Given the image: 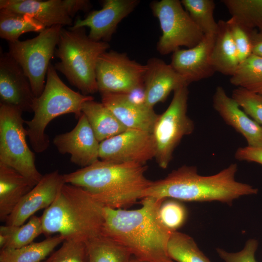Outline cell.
<instances>
[{"label":"cell","mask_w":262,"mask_h":262,"mask_svg":"<svg viewBox=\"0 0 262 262\" xmlns=\"http://www.w3.org/2000/svg\"><path fill=\"white\" fill-rule=\"evenodd\" d=\"M142 207L127 210L104 208L101 234L126 247L135 258L148 262H175L167 246L172 231L162 222L159 209L165 199L141 198Z\"/></svg>","instance_id":"cell-1"},{"label":"cell","mask_w":262,"mask_h":262,"mask_svg":"<svg viewBox=\"0 0 262 262\" xmlns=\"http://www.w3.org/2000/svg\"><path fill=\"white\" fill-rule=\"evenodd\" d=\"M237 164L211 176L200 175L195 166L182 165L164 178L152 182L142 198L174 199L188 202L217 201L231 204L241 196L256 195L257 188L235 180Z\"/></svg>","instance_id":"cell-2"},{"label":"cell","mask_w":262,"mask_h":262,"mask_svg":"<svg viewBox=\"0 0 262 262\" xmlns=\"http://www.w3.org/2000/svg\"><path fill=\"white\" fill-rule=\"evenodd\" d=\"M143 164L98 160L75 171L63 174L66 183L81 187L104 207L125 209L141 199L152 181L145 176Z\"/></svg>","instance_id":"cell-3"},{"label":"cell","mask_w":262,"mask_h":262,"mask_svg":"<svg viewBox=\"0 0 262 262\" xmlns=\"http://www.w3.org/2000/svg\"><path fill=\"white\" fill-rule=\"evenodd\" d=\"M104 208L83 189L65 183L41 216L43 234L85 242L101 234Z\"/></svg>","instance_id":"cell-4"},{"label":"cell","mask_w":262,"mask_h":262,"mask_svg":"<svg viewBox=\"0 0 262 262\" xmlns=\"http://www.w3.org/2000/svg\"><path fill=\"white\" fill-rule=\"evenodd\" d=\"M57 46L54 54L60 61L55 63V69L83 95L97 92L96 65L99 56L110 48L109 44L91 39L85 27L74 30L63 27Z\"/></svg>","instance_id":"cell-5"},{"label":"cell","mask_w":262,"mask_h":262,"mask_svg":"<svg viewBox=\"0 0 262 262\" xmlns=\"http://www.w3.org/2000/svg\"><path fill=\"white\" fill-rule=\"evenodd\" d=\"M90 100H94L92 96L75 92L66 85L54 65L50 63L44 90L34 103L33 116L31 120L25 121L27 137L33 150L41 153L49 147V139L45 130L52 120L67 114H73L79 119L83 104Z\"/></svg>","instance_id":"cell-6"},{"label":"cell","mask_w":262,"mask_h":262,"mask_svg":"<svg viewBox=\"0 0 262 262\" xmlns=\"http://www.w3.org/2000/svg\"><path fill=\"white\" fill-rule=\"evenodd\" d=\"M22 111L0 103V163L16 170L36 184L43 175L35 164V155L27 141Z\"/></svg>","instance_id":"cell-7"},{"label":"cell","mask_w":262,"mask_h":262,"mask_svg":"<svg viewBox=\"0 0 262 262\" xmlns=\"http://www.w3.org/2000/svg\"><path fill=\"white\" fill-rule=\"evenodd\" d=\"M188 95V86L176 90L169 105L159 115L154 126L152 134L156 148L155 158L163 169L168 166L182 138L194 131V123L187 115Z\"/></svg>","instance_id":"cell-8"},{"label":"cell","mask_w":262,"mask_h":262,"mask_svg":"<svg viewBox=\"0 0 262 262\" xmlns=\"http://www.w3.org/2000/svg\"><path fill=\"white\" fill-rule=\"evenodd\" d=\"M63 27L52 26L32 39L9 42L8 52L23 69L36 98L44 90L49 61L54 54Z\"/></svg>","instance_id":"cell-9"},{"label":"cell","mask_w":262,"mask_h":262,"mask_svg":"<svg viewBox=\"0 0 262 262\" xmlns=\"http://www.w3.org/2000/svg\"><path fill=\"white\" fill-rule=\"evenodd\" d=\"M150 7L153 16L159 20L162 32L157 44V50L161 54L173 53L181 46L193 48L203 38L204 34L180 1H153Z\"/></svg>","instance_id":"cell-10"},{"label":"cell","mask_w":262,"mask_h":262,"mask_svg":"<svg viewBox=\"0 0 262 262\" xmlns=\"http://www.w3.org/2000/svg\"><path fill=\"white\" fill-rule=\"evenodd\" d=\"M146 70V65L131 60L126 53L106 51L99 56L96 65L98 91L129 93L144 86Z\"/></svg>","instance_id":"cell-11"},{"label":"cell","mask_w":262,"mask_h":262,"mask_svg":"<svg viewBox=\"0 0 262 262\" xmlns=\"http://www.w3.org/2000/svg\"><path fill=\"white\" fill-rule=\"evenodd\" d=\"M156 150L152 133L127 129L100 143L99 159L115 163L145 164L148 161L155 158Z\"/></svg>","instance_id":"cell-12"},{"label":"cell","mask_w":262,"mask_h":262,"mask_svg":"<svg viewBox=\"0 0 262 262\" xmlns=\"http://www.w3.org/2000/svg\"><path fill=\"white\" fill-rule=\"evenodd\" d=\"M28 78L8 52L0 57V101L25 112H33L36 98Z\"/></svg>","instance_id":"cell-13"},{"label":"cell","mask_w":262,"mask_h":262,"mask_svg":"<svg viewBox=\"0 0 262 262\" xmlns=\"http://www.w3.org/2000/svg\"><path fill=\"white\" fill-rule=\"evenodd\" d=\"M139 2L138 0H105L101 9L90 12L83 19L77 18L69 29L89 27L88 36L91 39L108 43L118 24Z\"/></svg>","instance_id":"cell-14"},{"label":"cell","mask_w":262,"mask_h":262,"mask_svg":"<svg viewBox=\"0 0 262 262\" xmlns=\"http://www.w3.org/2000/svg\"><path fill=\"white\" fill-rule=\"evenodd\" d=\"M53 143L60 153L69 154L70 161L82 168L99 159L100 142L82 113L75 127L70 131L56 135Z\"/></svg>","instance_id":"cell-15"},{"label":"cell","mask_w":262,"mask_h":262,"mask_svg":"<svg viewBox=\"0 0 262 262\" xmlns=\"http://www.w3.org/2000/svg\"><path fill=\"white\" fill-rule=\"evenodd\" d=\"M65 183L63 175L58 170L43 175L8 217L6 225L21 226L36 212L48 208L55 200Z\"/></svg>","instance_id":"cell-16"},{"label":"cell","mask_w":262,"mask_h":262,"mask_svg":"<svg viewBox=\"0 0 262 262\" xmlns=\"http://www.w3.org/2000/svg\"><path fill=\"white\" fill-rule=\"evenodd\" d=\"M215 34L204 35L195 47L178 49L172 53L170 64L189 84L212 76L215 72L211 56Z\"/></svg>","instance_id":"cell-17"},{"label":"cell","mask_w":262,"mask_h":262,"mask_svg":"<svg viewBox=\"0 0 262 262\" xmlns=\"http://www.w3.org/2000/svg\"><path fill=\"white\" fill-rule=\"evenodd\" d=\"M144 78L145 104L149 108L164 102L172 91L188 86L187 81L170 64L153 57L147 62Z\"/></svg>","instance_id":"cell-18"},{"label":"cell","mask_w":262,"mask_h":262,"mask_svg":"<svg viewBox=\"0 0 262 262\" xmlns=\"http://www.w3.org/2000/svg\"><path fill=\"white\" fill-rule=\"evenodd\" d=\"M213 103V108L226 123L245 137L248 146L262 147V126L241 110L222 86L216 88Z\"/></svg>","instance_id":"cell-19"},{"label":"cell","mask_w":262,"mask_h":262,"mask_svg":"<svg viewBox=\"0 0 262 262\" xmlns=\"http://www.w3.org/2000/svg\"><path fill=\"white\" fill-rule=\"evenodd\" d=\"M101 102L127 129H135L152 133L158 117L146 104L131 100L126 94L101 93Z\"/></svg>","instance_id":"cell-20"},{"label":"cell","mask_w":262,"mask_h":262,"mask_svg":"<svg viewBox=\"0 0 262 262\" xmlns=\"http://www.w3.org/2000/svg\"><path fill=\"white\" fill-rule=\"evenodd\" d=\"M0 9L29 15L46 28L73 24L65 0H0Z\"/></svg>","instance_id":"cell-21"},{"label":"cell","mask_w":262,"mask_h":262,"mask_svg":"<svg viewBox=\"0 0 262 262\" xmlns=\"http://www.w3.org/2000/svg\"><path fill=\"white\" fill-rule=\"evenodd\" d=\"M36 184L15 169L0 163V220L4 222Z\"/></svg>","instance_id":"cell-22"},{"label":"cell","mask_w":262,"mask_h":262,"mask_svg":"<svg viewBox=\"0 0 262 262\" xmlns=\"http://www.w3.org/2000/svg\"><path fill=\"white\" fill-rule=\"evenodd\" d=\"M218 25L211 63L215 72L231 77L239 65L237 51L226 21L220 20Z\"/></svg>","instance_id":"cell-23"},{"label":"cell","mask_w":262,"mask_h":262,"mask_svg":"<svg viewBox=\"0 0 262 262\" xmlns=\"http://www.w3.org/2000/svg\"><path fill=\"white\" fill-rule=\"evenodd\" d=\"M82 112L100 143L127 130L102 102L87 101L83 104Z\"/></svg>","instance_id":"cell-24"},{"label":"cell","mask_w":262,"mask_h":262,"mask_svg":"<svg viewBox=\"0 0 262 262\" xmlns=\"http://www.w3.org/2000/svg\"><path fill=\"white\" fill-rule=\"evenodd\" d=\"M65 240L64 237L57 234L20 248L0 249V262H41Z\"/></svg>","instance_id":"cell-25"},{"label":"cell","mask_w":262,"mask_h":262,"mask_svg":"<svg viewBox=\"0 0 262 262\" xmlns=\"http://www.w3.org/2000/svg\"><path fill=\"white\" fill-rule=\"evenodd\" d=\"M46 28L29 15L0 9V37L9 42L18 40L20 36L25 33H40Z\"/></svg>","instance_id":"cell-26"},{"label":"cell","mask_w":262,"mask_h":262,"mask_svg":"<svg viewBox=\"0 0 262 262\" xmlns=\"http://www.w3.org/2000/svg\"><path fill=\"white\" fill-rule=\"evenodd\" d=\"M88 262H127L132 256L126 247L100 234L85 241Z\"/></svg>","instance_id":"cell-27"},{"label":"cell","mask_w":262,"mask_h":262,"mask_svg":"<svg viewBox=\"0 0 262 262\" xmlns=\"http://www.w3.org/2000/svg\"><path fill=\"white\" fill-rule=\"evenodd\" d=\"M167 251L175 262H212L200 250L192 237L178 231H172Z\"/></svg>","instance_id":"cell-28"},{"label":"cell","mask_w":262,"mask_h":262,"mask_svg":"<svg viewBox=\"0 0 262 262\" xmlns=\"http://www.w3.org/2000/svg\"><path fill=\"white\" fill-rule=\"evenodd\" d=\"M231 84L254 93H262V57L252 54L238 66L229 80Z\"/></svg>","instance_id":"cell-29"},{"label":"cell","mask_w":262,"mask_h":262,"mask_svg":"<svg viewBox=\"0 0 262 262\" xmlns=\"http://www.w3.org/2000/svg\"><path fill=\"white\" fill-rule=\"evenodd\" d=\"M231 16L252 30L262 31V0H223Z\"/></svg>","instance_id":"cell-30"},{"label":"cell","mask_w":262,"mask_h":262,"mask_svg":"<svg viewBox=\"0 0 262 262\" xmlns=\"http://www.w3.org/2000/svg\"><path fill=\"white\" fill-rule=\"evenodd\" d=\"M185 10L204 35L216 34L218 22L213 14L215 3L213 0H182Z\"/></svg>","instance_id":"cell-31"},{"label":"cell","mask_w":262,"mask_h":262,"mask_svg":"<svg viewBox=\"0 0 262 262\" xmlns=\"http://www.w3.org/2000/svg\"><path fill=\"white\" fill-rule=\"evenodd\" d=\"M41 234H43L41 217L33 215L26 223L16 226L14 232L2 249L18 248L28 245Z\"/></svg>","instance_id":"cell-32"},{"label":"cell","mask_w":262,"mask_h":262,"mask_svg":"<svg viewBox=\"0 0 262 262\" xmlns=\"http://www.w3.org/2000/svg\"><path fill=\"white\" fill-rule=\"evenodd\" d=\"M226 23L236 48L240 64L252 54V39L255 30L249 28L232 16Z\"/></svg>","instance_id":"cell-33"},{"label":"cell","mask_w":262,"mask_h":262,"mask_svg":"<svg viewBox=\"0 0 262 262\" xmlns=\"http://www.w3.org/2000/svg\"><path fill=\"white\" fill-rule=\"evenodd\" d=\"M44 262H88L86 243L65 240L61 247Z\"/></svg>","instance_id":"cell-34"},{"label":"cell","mask_w":262,"mask_h":262,"mask_svg":"<svg viewBox=\"0 0 262 262\" xmlns=\"http://www.w3.org/2000/svg\"><path fill=\"white\" fill-rule=\"evenodd\" d=\"M163 224L170 230L177 231L185 223L188 213L186 207L178 200L165 199L159 209Z\"/></svg>","instance_id":"cell-35"},{"label":"cell","mask_w":262,"mask_h":262,"mask_svg":"<svg viewBox=\"0 0 262 262\" xmlns=\"http://www.w3.org/2000/svg\"><path fill=\"white\" fill-rule=\"evenodd\" d=\"M243 110L262 126V95L237 87L231 95Z\"/></svg>","instance_id":"cell-36"},{"label":"cell","mask_w":262,"mask_h":262,"mask_svg":"<svg viewBox=\"0 0 262 262\" xmlns=\"http://www.w3.org/2000/svg\"><path fill=\"white\" fill-rule=\"evenodd\" d=\"M258 246L257 240H248L243 248L236 252H229L221 248H216L219 257L225 262H257L255 253Z\"/></svg>","instance_id":"cell-37"},{"label":"cell","mask_w":262,"mask_h":262,"mask_svg":"<svg viewBox=\"0 0 262 262\" xmlns=\"http://www.w3.org/2000/svg\"><path fill=\"white\" fill-rule=\"evenodd\" d=\"M235 158L239 161L255 162L262 165V147L246 146L238 148Z\"/></svg>","instance_id":"cell-38"},{"label":"cell","mask_w":262,"mask_h":262,"mask_svg":"<svg viewBox=\"0 0 262 262\" xmlns=\"http://www.w3.org/2000/svg\"><path fill=\"white\" fill-rule=\"evenodd\" d=\"M69 16L73 18L80 11H88L92 7L91 3L88 0H65Z\"/></svg>","instance_id":"cell-39"},{"label":"cell","mask_w":262,"mask_h":262,"mask_svg":"<svg viewBox=\"0 0 262 262\" xmlns=\"http://www.w3.org/2000/svg\"><path fill=\"white\" fill-rule=\"evenodd\" d=\"M252 45V54L262 57V31H254Z\"/></svg>","instance_id":"cell-40"},{"label":"cell","mask_w":262,"mask_h":262,"mask_svg":"<svg viewBox=\"0 0 262 262\" xmlns=\"http://www.w3.org/2000/svg\"><path fill=\"white\" fill-rule=\"evenodd\" d=\"M16 226L2 225L0 227V247H4L14 231Z\"/></svg>","instance_id":"cell-41"},{"label":"cell","mask_w":262,"mask_h":262,"mask_svg":"<svg viewBox=\"0 0 262 262\" xmlns=\"http://www.w3.org/2000/svg\"><path fill=\"white\" fill-rule=\"evenodd\" d=\"M131 257L127 262H148L145 261L138 259L135 257Z\"/></svg>","instance_id":"cell-42"},{"label":"cell","mask_w":262,"mask_h":262,"mask_svg":"<svg viewBox=\"0 0 262 262\" xmlns=\"http://www.w3.org/2000/svg\"><path fill=\"white\" fill-rule=\"evenodd\" d=\"M261 94L262 95V93Z\"/></svg>","instance_id":"cell-43"}]
</instances>
